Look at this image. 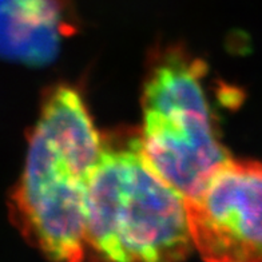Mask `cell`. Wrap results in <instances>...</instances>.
Masks as SVG:
<instances>
[{"instance_id":"obj_3","label":"cell","mask_w":262,"mask_h":262,"mask_svg":"<svg viewBox=\"0 0 262 262\" xmlns=\"http://www.w3.org/2000/svg\"><path fill=\"white\" fill-rule=\"evenodd\" d=\"M202 76L198 60L171 52L152 69L142 99V152L183 198L230 157L215 133Z\"/></svg>"},{"instance_id":"obj_1","label":"cell","mask_w":262,"mask_h":262,"mask_svg":"<svg viewBox=\"0 0 262 262\" xmlns=\"http://www.w3.org/2000/svg\"><path fill=\"white\" fill-rule=\"evenodd\" d=\"M102 138L79 93L56 87L46 99L28 146L12 218L50 258L79 261L86 252L84 206Z\"/></svg>"},{"instance_id":"obj_4","label":"cell","mask_w":262,"mask_h":262,"mask_svg":"<svg viewBox=\"0 0 262 262\" xmlns=\"http://www.w3.org/2000/svg\"><path fill=\"white\" fill-rule=\"evenodd\" d=\"M185 206L202 258L262 262V162L229 157Z\"/></svg>"},{"instance_id":"obj_2","label":"cell","mask_w":262,"mask_h":262,"mask_svg":"<svg viewBox=\"0 0 262 262\" xmlns=\"http://www.w3.org/2000/svg\"><path fill=\"white\" fill-rule=\"evenodd\" d=\"M84 241L111 261H172L193 250L185 198L150 166L139 135L102 139L87 187Z\"/></svg>"},{"instance_id":"obj_5","label":"cell","mask_w":262,"mask_h":262,"mask_svg":"<svg viewBox=\"0 0 262 262\" xmlns=\"http://www.w3.org/2000/svg\"><path fill=\"white\" fill-rule=\"evenodd\" d=\"M59 0H0V54L30 64H46L62 39Z\"/></svg>"}]
</instances>
